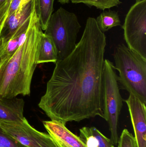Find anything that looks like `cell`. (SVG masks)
<instances>
[{"label": "cell", "instance_id": "obj_20", "mask_svg": "<svg viewBox=\"0 0 146 147\" xmlns=\"http://www.w3.org/2000/svg\"><path fill=\"white\" fill-rule=\"evenodd\" d=\"M22 0H11L9 10L8 16L16 11L20 6Z\"/></svg>", "mask_w": 146, "mask_h": 147}, {"label": "cell", "instance_id": "obj_24", "mask_svg": "<svg viewBox=\"0 0 146 147\" xmlns=\"http://www.w3.org/2000/svg\"><path fill=\"white\" fill-rule=\"evenodd\" d=\"M7 0H0V4H2L3 3L5 2Z\"/></svg>", "mask_w": 146, "mask_h": 147}, {"label": "cell", "instance_id": "obj_9", "mask_svg": "<svg viewBox=\"0 0 146 147\" xmlns=\"http://www.w3.org/2000/svg\"><path fill=\"white\" fill-rule=\"evenodd\" d=\"M48 134L59 147H87L79 136L69 130L66 125L56 121H43Z\"/></svg>", "mask_w": 146, "mask_h": 147}, {"label": "cell", "instance_id": "obj_22", "mask_svg": "<svg viewBox=\"0 0 146 147\" xmlns=\"http://www.w3.org/2000/svg\"><path fill=\"white\" fill-rule=\"evenodd\" d=\"M7 19L3 20L1 22H0V48H1V46L2 44L1 39V32L2 29L3 28L4 23H5V21H6V20H7Z\"/></svg>", "mask_w": 146, "mask_h": 147}, {"label": "cell", "instance_id": "obj_17", "mask_svg": "<svg viewBox=\"0 0 146 147\" xmlns=\"http://www.w3.org/2000/svg\"><path fill=\"white\" fill-rule=\"evenodd\" d=\"M117 144L118 147H138L134 136L127 129L122 132Z\"/></svg>", "mask_w": 146, "mask_h": 147}, {"label": "cell", "instance_id": "obj_13", "mask_svg": "<svg viewBox=\"0 0 146 147\" xmlns=\"http://www.w3.org/2000/svg\"><path fill=\"white\" fill-rule=\"evenodd\" d=\"M79 131V137L87 147H115L111 139L95 127H83Z\"/></svg>", "mask_w": 146, "mask_h": 147}, {"label": "cell", "instance_id": "obj_5", "mask_svg": "<svg viewBox=\"0 0 146 147\" xmlns=\"http://www.w3.org/2000/svg\"><path fill=\"white\" fill-rule=\"evenodd\" d=\"M123 102L114 64L109 59H105L103 71V118L109 124L111 140L115 146L119 140L118 121Z\"/></svg>", "mask_w": 146, "mask_h": 147}, {"label": "cell", "instance_id": "obj_12", "mask_svg": "<svg viewBox=\"0 0 146 147\" xmlns=\"http://www.w3.org/2000/svg\"><path fill=\"white\" fill-rule=\"evenodd\" d=\"M29 22V21L19 28L6 42L1 44L0 48V64L9 59L24 42Z\"/></svg>", "mask_w": 146, "mask_h": 147}, {"label": "cell", "instance_id": "obj_14", "mask_svg": "<svg viewBox=\"0 0 146 147\" xmlns=\"http://www.w3.org/2000/svg\"><path fill=\"white\" fill-rule=\"evenodd\" d=\"M56 47L52 39L43 32L39 44L37 64L53 63L58 61Z\"/></svg>", "mask_w": 146, "mask_h": 147}, {"label": "cell", "instance_id": "obj_23", "mask_svg": "<svg viewBox=\"0 0 146 147\" xmlns=\"http://www.w3.org/2000/svg\"><path fill=\"white\" fill-rule=\"evenodd\" d=\"M58 1L61 4H64L69 3L70 1V0H58Z\"/></svg>", "mask_w": 146, "mask_h": 147}, {"label": "cell", "instance_id": "obj_18", "mask_svg": "<svg viewBox=\"0 0 146 147\" xmlns=\"http://www.w3.org/2000/svg\"><path fill=\"white\" fill-rule=\"evenodd\" d=\"M0 147H25L7 135L0 127Z\"/></svg>", "mask_w": 146, "mask_h": 147}, {"label": "cell", "instance_id": "obj_3", "mask_svg": "<svg viewBox=\"0 0 146 147\" xmlns=\"http://www.w3.org/2000/svg\"><path fill=\"white\" fill-rule=\"evenodd\" d=\"M114 59L121 88L146 104V59L124 44L116 47Z\"/></svg>", "mask_w": 146, "mask_h": 147}, {"label": "cell", "instance_id": "obj_8", "mask_svg": "<svg viewBox=\"0 0 146 147\" xmlns=\"http://www.w3.org/2000/svg\"><path fill=\"white\" fill-rule=\"evenodd\" d=\"M124 101L128 108L138 147H146V104L131 94Z\"/></svg>", "mask_w": 146, "mask_h": 147}, {"label": "cell", "instance_id": "obj_6", "mask_svg": "<svg viewBox=\"0 0 146 147\" xmlns=\"http://www.w3.org/2000/svg\"><path fill=\"white\" fill-rule=\"evenodd\" d=\"M127 47L146 59V0L130 7L122 26Z\"/></svg>", "mask_w": 146, "mask_h": 147}, {"label": "cell", "instance_id": "obj_11", "mask_svg": "<svg viewBox=\"0 0 146 147\" xmlns=\"http://www.w3.org/2000/svg\"><path fill=\"white\" fill-rule=\"evenodd\" d=\"M25 101L22 98H0V121H22L24 118Z\"/></svg>", "mask_w": 146, "mask_h": 147}, {"label": "cell", "instance_id": "obj_1", "mask_svg": "<svg viewBox=\"0 0 146 147\" xmlns=\"http://www.w3.org/2000/svg\"><path fill=\"white\" fill-rule=\"evenodd\" d=\"M106 38L88 17L74 51L59 60L38 106L52 121L80 122L103 118V71Z\"/></svg>", "mask_w": 146, "mask_h": 147}, {"label": "cell", "instance_id": "obj_10", "mask_svg": "<svg viewBox=\"0 0 146 147\" xmlns=\"http://www.w3.org/2000/svg\"><path fill=\"white\" fill-rule=\"evenodd\" d=\"M32 4V0H22L19 8L8 16L1 32L2 44L6 42L19 28L29 22Z\"/></svg>", "mask_w": 146, "mask_h": 147}, {"label": "cell", "instance_id": "obj_21", "mask_svg": "<svg viewBox=\"0 0 146 147\" xmlns=\"http://www.w3.org/2000/svg\"><path fill=\"white\" fill-rule=\"evenodd\" d=\"M73 3H83L89 6H94L96 0H70Z\"/></svg>", "mask_w": 146, "mask_h": 147}, {"label": "cell", "instance_id": "obj_19", "mask_svg": "<svg viewBox=\"0 0 146 147\" xmlns=\"http://www.w3.org/2000/svg\"><path fill=\"white\" fill-rule=\"evenodd\" d=\"M121 3L120 0H96L94 6L97 9L104 10L117 6Z\"/></svg>", "mask_w": 146, "mask_h": 147}, {"label": "cell", "instance_id": "obj_2", "mask_svg": "<svg viewBox=\"0 0 146 147\" xmlns=\"http://www.w3.org/2000/svg\"><path fill=\"white\" fill-rule=\"evenodd\" d=\"M32 9L26 36L14 54L0 64V98L28 96L33 73L37 65L39 44L43 32L36 8L32 0Z\"/></svg>", "mask_w": 146, "mask_h": 147}, {"label": "cell", "instance_id": "obj_16", "mask_svg": "<svg viewBox=\"0 0 146 147\" xmlns=\"http://www.w3.org/2000/svg\"><path fill=\"white\" fill-rule=\"evenodd\" d=\"M55 0H36V8L42 30L45 31L53 14Z\"/></svg>", "mask_w": 146, "mask_h": 147}, {"label": "cell", "instance_id": "obj_15", "mask_svg": "<svg viewBox=\"0 0 146 147\" xmlns=\"http://www.w3.org/2000/svg\"><path fill=\"white\" fill-rule=\"evenodd\" d=\"M96 21L99 28L103 33L121 25L118 12L112 10L102 12L97 17Z\"/></svg>", "mask_w": 146, "mask_h": 147}, {"label": "cell", "instance_id": "obj_25", "mask_svg": "<svg viewBox=\"0 0 146 147\" xmlns=\"http://www.w3.org/2000/svg\"><path fill=\"white\" fill-rule=\"evenodd\" d=\"M137 1H139V0H137Z\"/></svg>", "mask_w": 146, "mask_h": 147}, {"label": "cell", "instance_id": "obj_4", "mask_svg": "<svg viewBox=\"0 0 146 147\" xmlns=\"http://www.w3.org/2000/svg\"><path fill=\"white\" fill-rule=\"evenodd\" d=\"M81 28L74 13L61 7L52 14L44 33L53 40L57 51L58 60L65 58L75 49Z\"/></svg>", "mask_w": 146, "mask_h": 147}, {"label": "cell", "instance_id": "obj_7", "mask_svg": "<svg viewBox=\"0 0 146 147\" xmlns=\"http://www.w3.org/2000/svg\"><path fill=\"white\" fill-rule=\"evenodd\" d=\"M0 127L10 138L25 147H59L49 134L32 127L25 118L21 122L0 121Z\"/></svg>", "mask_w": 146, "mask_h": 147}]
</instances>
